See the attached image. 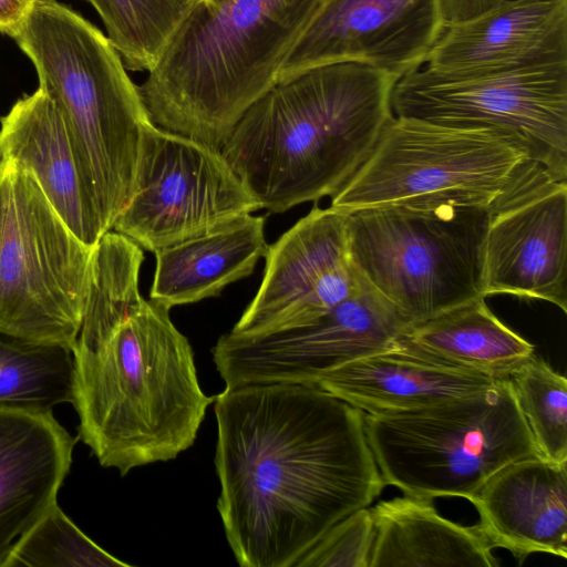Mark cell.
<instances>
[{"instance_id":"obj_1","label":"cell","mask_w":567,"mask_h":567,"mask_svg":"<svg viewBox=\"0 0 567 567\" xmlns=\"http://www.w3.org/2000/svg\"><path fill=\"white\" fill-rule=\"evenodd\" d=\"M217 502L243 567H296L383 482L363 412L300 384L225 388L215 396Z\"/></svg>"},{"instance_id":"obj_2","label":"cell","mask_w":567,"mask_h":567,"mask_svg":"<svg viewBox=\"0 0 567 567\" xmlns=\"http://www.w3.org/2000/svg\"><path fill=\"white\" fill-rule=\"evenodd\" d=\"M143 260L128 237L111 229L100 238L72 350L79 437L121 475L189 449L215 400L171 308L141 296Z\"/></svg>"},{"instance_id":"obj_3","label":"cell","mask_w":567,"mask_h":567,"mask_svg":"<svg viewBox=\"0 0 567 567\" xmlns=\"http://www.w3.org/2000/svg\"><path fill=\"white\" fill-rule=\"evenodd\" d=\"M398 80L362 62L309 69L256 101L220 152L260 207L271 213L332 197L393 117Z\"/></svg>"},{"instance_id":"obj_4","label":"cell","mask_w":567,"mask_h":567,"mask_svg":"<svg viewBox=\"0 0 567 567\" xmlns=\"http://www.w3.org/2000/svg\"><path fill=\"white\" fill-rule=\"evenodd\" d=\"M321 0H197L140 86L158 127L220 151Z\"/></svg>"},{"instance_id":"obj_5","label":"cell","mask_w":567,"mask_h":567,"mask_svg":"<svg viewBox=\"0 0 567 567\" xmlns=\"http://www.w3.org/2000/svg\"><path fill=\"white\" fill-rule=\"evenodd\" d=\"M11 38L58 107L101 225L111 230L133 193L151 121L140 86L107 35L58 0H35Z\"/></svg>"},{"instance_id":"obj_6","label":"cell","mask_w":567,"mask_h":567,"mask_svg":"<svg viewBox=\"0 0 567 567\" xmlns=\"http://www.w3.org/2000/svg\"><path fill=\"white\" fill-rule=\"evenodd\" d=\"M492 207L392 204L347 214L360 277L410 326L485 298L484 243Z\"/></svg>"},{"instance_id":"obj_7","label":"cell","mask_w":567,"mask_h":567,"mask_svg":"<svg viewBox=\"0 0 567 567\" xmlns=\"http://www.w3.org/2000/svg\"><path fill=\"white\" fill-rule=\"evenodd\" d=\"M363 421L383 482L414 497L471 502L501 468L539 455L508 378L427 409Z\"/></svg>"},{"instance_id":"obj_8","label":"cell","mask_w":567,"mask_h":567,"mask_svg":"<svg viewBox=\"0 0 567 567\" xmlns=\"http://www.w3.org/2000/svg\"><path fill=\"white\" fill-rule=\"evenodd\" d=\"M542 168L494 132L393 115L330 207L346 214L392 204L493 207Z\"/></svg>"},{"instance_id":"obj_9","label":"cell","mask_w":567,"mask_h":567,"mask_svg":"<svg viewBox=\"0 0 567 567\" xmlns=\"http://www.w3.org/2000/svg\"><path fill=\"white\" fill-rule=\"evenodd\" d=\"M93 249L28 171L0 158V333L73 350Z\"/></svg>"},{"instance_id":"obj_10","label":"cell","mask_w":567,"mask_h":567,"mask_svg":"<svg viewBox=\"0 0 567 567\" xmlns=\"http://www.w3.org/2000/svg\"><path fill=\"white\" fill-rule=\"evenodd\" d=\"M395 116L494 132L567 181V63L473 76L416 69L391 95Z\"/></svg>"},{"instance_id":"obj_11","label":"cell","mask_w":567,"mask_h":567,"mask_svg":"<svg viewBox=\"0 0 567 567\" xmlns=\"http://www.w3.org/2000/svg\"><path fill=\"white\" fill-rule=\"evenodd\" d=\"M259 208L220 151L148 121L133 193L112 230L155 252Z\"/></svg>"},{"instance_id":"obj_12","label":"cell","mask_w":567,"mask_h":567,"mask_svg":"<svg viewBox=\"0 0 567 567\" xmlns=\"http://www.w3.org/2000/svg\"><path fill=\"white\" fill-rule=\"evenodd\" d=\"M360 279L351 296L310 324L262 336L223 334L212 353L226 388L316 386L333 370L395 346L411 326Z\"/></svg>"},{"instance_id":"obj_13","label":"cell","mask_w":567,"mask_h":567,"mask_svg":"<svg viewBox=\"0 0 567 567\" xmlns=\"http://www.w3.org/2000/svg\"><path fill=\"white\" fill-rule=\"evenodd\" d=\"M259 289L230 330L262 336L310 324L351 296L360 276L351 262L347 214L317 205L265 255Z\"/></svg>"},{"instance_id":"obj_14","label":"cell","mask_w":567,"mask_h":567,"mask_svg":"<svg viewBox=\"0 0 567 567\" xmlns=\"http://www.w3.org/2000/svg\"><path fill=\"white\" fill-rule=\"evenodd\" d=\"M445 28L441 0H321L278 76L362 62L398 76L420 69Z\"/></svg>"},{"instance_id":"obj_15","label":"cell","mask_w":567,"mask_h":567,"mask_svg":"<svg viewBox=\"0 0 567 567\" xmlns=\"http://www.w3.org/2000/svg\"><path fill=\"white\" fill-rule=\"evenodd\" d=\"M566 279L567 181L542 168L491 208L484 295L544 300L567 312Z\"/></svg>"},{"instance_id":"obj_16","label":"cell","mask_w":567,"mask_h":567,"mask_svg":"<svg viewBox=\"0 0 567 567\" xmlns=\"http://www.w3.org/2000/svg\"><path fill=\"white\" fill-rule=\"evenodd\" d=\"M567 63V0H503L492 10L445 25L425 69L452 76Z\"/></svg>"},{"instance_id":"obj_17","label":"cell","mask_w":567,"mask_h":567,"mask_svg":"<svg viewBox=\"0 0 567 567\" xmlns=\"http://www.w3.org/2000/svg\"><path fill=\"white\" fill-rule=\"evenodd\" d=\"M493 548L518 559L535 553L567 557V463L542 456L512 462L471 499Z\"/></svg>"},{"instance_id":"obj_18","label":"cell","mask_w":567,"mask_h":567,"mask_svg":"<svg viewBox=\"0 0 567 567\" xmlns=\"http://www.w3.org/2000/svg\"><path fill=\"white\" fill-rule=\"evenodd\" d=\"M75 441L51 410L0 405V559L56 503Z\"/></svg>"},{"instance_id":"obj_19","label":"cell","mask_w":567,"mask_h":567,"mask_svg":"<svg viewBox=\"0 0 567 567\" xmlns=\"http://www.w3.org/2000/svg\"><path fill=\"white\" fill-rule=\"evenodd\" d=\"M0 158L28 171L73 234L95 247L105 231L64 121L41 89L18 100L1 118Z\"/></svg>"},{"instance_id":"obj_20","label":"cell","mask_w":567,"mask_h":567,"mask_svg":"<svg viewBox=\"0 0 567 567\" xmlns=\"http://www.w3.org/2000/svg\"><path fill=\"white\" fill-rule=\"evenodd\" d=\"M495 380L497 378L422 355L400 339L391 348L333 370L316 386L364 414H395L480 392Z\"/></svg>"},{"instance_id":"obj_21","label":"cell","mask_w":567,"mask_h":567,"mask_svg":"<svg viewBox=\"0 0 567 567\" xmlns=\"http://www.w3.org/2000/svg\"><path fill=\"white\" fill-rule=\"evenodd\" d=\"M265 218L246 215L208 234L155 251L150 299L172 308L217 297L248 277L268 245Z\"/></svg>"},{"instance_id":"obj_22","label":"cell","mask_w":567,"mask_h":567,"mask_svg":"<svg viewBox=\"0 0 567 567\" xmlns=\"http://www.w3.org/2000/svg\"><path fill=\"white\" fill-rule=\"evenodd\" d=\"M375 538L370 567H495L477 525L439 514L432 499L405 495L370 507Z\"/></svg>"},{"instance_id":"obj_23","label":"cell","mask_w":567,"mask_h":567,"mask_svg":"<svg viewBox=\"0 0 567 567\" xmlns=\"http://www.w3.org/2000/svg\"><path fill=\"white\" fill-rule=\"evenodd\" d=\"M401 340L422 355L497 379L535 354L534 344L505 326L485 298L411 326Z\"/></svg>"},{"instance_id":"obj_24","label":"cell","mask_w":567,"mask_h":567,"mask_svg":"<svg viewBox=\"0 0 567 567\" xmlns=\"http://www.w3.org/2000/svg\"><path fill=\"white\" fill-rule=\"evenodd\" d=\"M72 350L0 333V405L51 410L72 402Z\"/></svg>"},{"instance_id":"obj_25","label":"cell","mask_w":567,"mask_h":567,"mask_svg":"<svg viewBox=\"0 0 567 567\" xmlns=\"http://www.w3.org/2000/svg\"><path fill=\"white\" fill-rule=\"evenodd\" d=\"M131 71L150 72L187 14L192 0H89Z\"/></svg>"},{"instance_id":"obj_26","label":"cell","mask_w":567,"mask_h":567,"mask_svg":"<svg viewBox=\"0 0 567 567\" xmlns=\"http://www.w3.org/2000/svg\"><path fill=\"white\" fill-rule=\"evenodd\" d=\"M519 409L538 454L567 463V380L533 354L511 372Z\"/></svg>"},{"instance_id":"obj_27","label":"cell","mask_w":567,"mask_h":567,"mask_svg":"<svg viewBox=\"0 0 567 567\" xmlns=\"http://www.w3.org/2000/svg\"><path fill=\"white\" fill-rule=\"evenodd\" d=\"M16 566H130L115 558L84 535L53 504L12 545L0 567Z\"/></svg>"},{"instance_id":"obj_28","label":"cell","mask_w":567,"mask_h":567,"mask_svg":"<svg viewBox=\"0 0 567 567\" xmlns=\"http://www.w3.org/2000/svg\"><path fill=\"white\" fill-rule=\"evenodd\" d=\"M375 529L370 507L334 524L296 567H370Z\"/></svg>"},{"instance_id":"obj_29","label":"cell","mask_w":567,"mask_h":567,"mask_svg":"<svg viewBox=\"0 0 567 567\" xmlns=\"http://www.w3.org/2000/svg\"><path fill=\"white\" fill-rule=\"evenodd\" d=\"M503 0H441V9L445 25L463 22L478 17Z\"/></svg>"},{"instance_id":"obj_30","label":"cell","mask_w":567,"mask_h":567,"mask_svg":"<svg viewBox=\"0 0 567 567\" xmlns=\"http://www.w3.org/2000/svg\"><path fill=\"white\" fill-rule=\"evenodd\" d=\"M35 0H0V33L11 37Z\"/></svg>"},{"instance_id":"obj_31","label":"cell","mask_w":567,"mask_h":567,"mask_svg":"<svg viewBox=\"0 0 567 567\" xmlns=\"http://www.w3.org/2000/svg\"><path fill=\"white\" fill-rule=\"evenodd\" d=\"M192 1H197V0H192Z\"/></svg>"}]
</instances>
